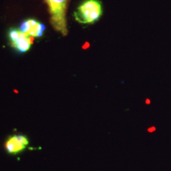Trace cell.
I'll use <instances>...</instances> for the list:
<instances>
[{
  "label": "cell",
  "mask_w": 171,
  "mask_h": 171,
  "mask_svg": "<svg viewBox=\"0 0 171 171\" xmlns=\"http://www.w3.org/2000/svg\"><path fill=\"white\" fill-rule=\"evenodd\" d=\"M103 14L102 3L100 0H83L77 7L73 16L83 25H92L98 21Z\"/></svg>",
  "instance_id": "6da1fadb"
},
{
  "label": "cell",
  "mask_w": 171,
  "mask_h": 171,
  "mask_svg": "<svg viewBox=\"0 0 171 171\" xmlns=\"http://www.w3.org/2000/svg\"><path fill=\"white\" fill-rule=\"evenodd\" d=\"M48 6L50 22L53 29L63 36L68 33L66 13L68 0H45Z\"/></svg>",
  "instance_id": "7a4b0ae2"
},
{
  "label": "cell",
  "mask_w": 171,
  "mask_h": 171,
  "mask_svg": "<svg viewBox=\"0 0 171 171\" xmlns=\"http://www.w3.org/2000/svg\"><path fill=\"white\" fill-rule=\"evenodd\" d=\"M8 39L10 47L18 53L29 52L33 42V37H29L17 28H11L8 31Z\"/></svg>",
  "instance_id": "3957f363"
},
{
  "label": "cell",
  "mask_w": 171,
  "mask_h": 171,
  "mask_svg": "<svg viewBox=\"0 0 171 171\" xmlns=\"http://www.w3.org/2000/svg\"><path fill=\"white\" fill-rule=\"evenodd\" d=\"M29 139L26 135L15 133L9 135L4 142L3 147L6 152L10 155H17L25 151L29 146Z\"/></svg>",
  "instance_id": "277c9868"
},
{
  "label": "cell",
  "mask_w": 171,
  "mask_h": 171,
  "mask_svg": "<svg viewBox=\"0 0 171 171\" xmlns=\"http://www.w3.org/2000/svg\"><path fill=\"white\" fill-rule=\"evenodd\" d=\"M18 29L27 36L33 38H40L44 35L45 25L37 19L29 18L21 21Z\"/></svg>",
  "instance_id": "5b68a950"
},
{
  "label": "cell",
  "mask_w": 171,
  "mask_h": 171,
  "mask_svg": "<svg viewBox=\"0 0 171 171\" xmlns=\"http://www.w3.org/2000/svg\"><path fill=\"white\" fill-rule=\"evenodd\" d=\"M155 130H156L155 127H150V128H148V129H147V131H148L149 132H153V131H154Z\"/></svg>",
  "instance_id": "8992f818"
},
{
  "label": "cell",
  "mask_w": 171,
  "mask_h": 171,
  "mask_svg": "<svg viewBox=\"0 0 171 171\" xmlns=\"http://www.w3.org/2000/svg\"><path fill=\"white\" fill-rule=\"evenodd\" d=\"M147 103L149 104V103H150V101H149V100H147Z\"/></svg>",
  "instance_id": "52a82bcc"
}]
</instances>
